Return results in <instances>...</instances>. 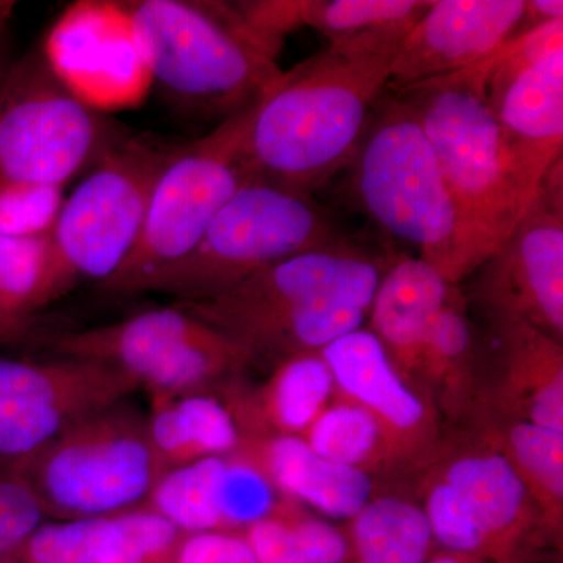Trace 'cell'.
<instances>
[{
  "instance_id": "cell-3",
  "label": "cell",
  "mask_w": 563,
  "mask_h": 563,
  "mask_svg": "<svg viewBox=\"0 0 563 563\" xmlns=\"http://www.w3.org/2000/svg\"><path fill=\"white\" fill-rule=\"evenodd\" d=\"M352 201L384 232L461 285L493 254L459 210L420 122L390 90L346 166Z\"/></svg>"
},
{
  "instance_id": "cell-33",
  "label": "cell",
  "mask_w": 563,
  "mask_h": 563,
  "mask_svg": "<svg viewBox=\"0 0 563 563\" xmlns=\"http://www.w3.org/2000/svg\"><path fill=\"white\" fill-rule=\"evenodd\" d=\"M44 518L29 484L13 470L0 466V555L27 542Z\"/></svg>"
},
{
  "instance_id": "cell-18",
  "label": "cell",
  "mask_w": 563,
  "mask_h": 563,
  "mask_svg": "<svg viewBox=\"0 0 563 563\" xmlns=\"http://www.w3.org/2000/svg\"><path fill=\"white\" fill-rule=\"evenodd\" d=\"M487 343L476 412L563 432V342L525 322H488Z\"/></svg>"
},
{
  "instance_id": "cell-13",
  "label": "cell",
  "mask_w": 563,
  "mask_h": 563,
  "mask_svg": "<svg viewBox=\"0 0 563 563\" xmlns=\"http://www.w3.org/2000/svg\"><path fill=\"white\" fill-rule=\"evenodd\" d=\"M472 277L466 299L488 322H525L563 342V158Z\"/></svg>"
},
{
  "instance_id": "cell-32",
  "label": "cell",
  "mask_w": 563,
  "mask_h": 563,
  "mask_svg": "<svg viewBox=\"0 0 563 563\" xmlns=\"http://www.w3.org/2000/svg\"><path fill=\"white\" fill-rule=\"evenodd\" d=\"M62 187H10L0 190V235L51 236L60 213Z\"/></svg>"
},
{
  "instance_id": "cell-11",
  "label": "cell",
  "mask_w": 563,
  "mask_h": 563,
  "mask_svg": "<svg viewBox=\"0 0 563 563\" xmlns=\"http://www.w3.org/2000/svg\"><path fill=\"white\" fill-rule=\"evenodd\" d=\"M51 355L101 363L150 393L206 390L251 366L246 354L180 306L144 310L124 320L47 336Z\"/></svg>"
},
{
  "instance_id": "cell-2",
  "label": "cell",
  "mask_w": 563,
  "mask_h": 563,
  "mask_svg": "<svg viewBox=\"0 0 563 563\" xmlns=\"http://www.w3.org/2000/svg\"><path fill=\"white\" fill-rule=\"evenodd\" d=\"M388 265L346 239L177 306L232 340L251 366L274 368L361 329Z\"/></svg>"
},
{
  "instance_id": "cell-28",
  "label": "cell",
  "mask_w": 563,
  "mask_h": 563,
  "mask_svg": "<svg viewBox=\"0 0 563 563\" xmlns=\"http://www.w3.org/2000/svg\"><path fill=\"white\" fill-rule=\"evenodd\" d=\"M258 563H346L350 542L339 526L285 498L269 517L243 531Z\"/></svg>"
},
{
  "instance_id": "cell-24",
  "label": "cell",
  "mask_w": 563,
  "mask_h": 563,
  "mask_svg": "<svg viewBox=\"0 0 563 563\" xmlns=\"http://www.w3.org/2000/svg\"><path fill=\"white\" fill-rule=\"evenodd\" d=\"M152 448L165 472L188 463L233 454L242 432L224 401L206 390L151 393L146 413Z\"/></svg>"
},
{
  "instance_id": "cell-29",
  "label": "cell",
  "mask_w": 563,
  "mask_h": 563,
  "mask_svg": "<svg viewBox=\"0 0 563 563\" xmlns=\"http://www.w3.org/2000/svg\"><path fill=\"white\" fill-rule=\"evenodd\" d=\"M225 455H211L169 470L144 506L181 532H224L221 477Z\"/></svg>"
},
{
  "instance_id": "cell-27",
  "label": "cell",
  "mask_w": 563,
  "mask_h": 563,
  "mask_svg": "<svg viewBox=\"0 0 563 563\" xmlns=\"http://www.w3.org/2000/svg\"><path fill=\"white\" fill-rule=\"evenodd\" d=\"M301 439L321 457L368 476L402 473L379 422L361 404L336 391Z\"/></svg>"
},
{
  "instance_id": "cell-14",
  "label": "cell",
  "mask_w": 563,
  "mask_h": 563,
  "mask_svg": "<svg viewBox=\"0 0 563 563\" xmlns=\"http://www.w3.org/2000/svg\"><path fill=\"white\" fill-rule=\"evenodd\" d=\"M139 390L101 363L0 355V466L16 468L77 421Z\"/></svg>"
},
{
  "instance_id": "cell-7",
  "label": "cell",
  "mask_w": 563,
  "mask_h": 563,
  "mask_svg": "<svg viewBox=\"0 0 563 563\" xmlns=\"http://www.w3.org/2000/svg\"><path fill=\"white\" fill-rule=\"evenodd\" d=\"M387 90L420 122L463 218L498 250L537 191L515 168L481 91L461 74Z\"/></svg>"
},
{
  "instance_id": "cell-17",
  "label": "cell",
  "mask_w": 563,
  "mask_h": 563,
  "mask_svg": "<svg viewBox=\"0 0 563 563\" xmlns=\"http://www.w3.org/2000/svg\"><path fill=\"white\" fill-rule=\"evenodd\" d=\"M526 0H432L404 38L388 88L454 76L501 49L520 25Z\"/></svg>"
},
{
  "instance_id": "cell-31",
  "label": "cell",
  "mask_w": 563,
  "mask_h": 563,
  "mask_svg": "<svg viewBox=\"0 0 563 563\" xmlns=\"http://www.w3.org/2000/svg\"><path fill=\"white\" fill-rule=\"evenodd\" d=\"M49 236L0 235V343L13 342L35 317Z\"/></svg>"
},
{
  "instance_id": "cell-22",
  "label": "cell",
  "mask_w": 563,
  "mask_h": 563,
  "mask_svg": "<svg viewBox=\"0 0 563 563\" xmlns=\"http://www.w3.org/2000/svg\"><path fill=\"white\" fill-rule=\"evenodd\" d=\"M335 395L321 352L277 363L257 388H231L225 406L243 437H303Z\"/></svg>"
},
{
  "instance_id": "cell-4",
  "label": "cell",
  "mask_w": 563,
  "mask_h": 563,
  "mask_svg": "<svg viewBox=\"0 0 563 563\" xmlns=\"http://www.w3.org/2000/svg\"><path fill=\"white\" fill-rule=\"evenodd\" d=\"M152 84L177 110L220 122L261 101L282 76L231 2H120Z\"/></svg>"
},
{
  "instance_id": "cell-8",
  "label": "cell",
  "mask_w": 563,
  "mask_h": 563,
  "mask_svg": "<svg viewBox=\"0 0 563 563\" xmlns=\"http://www.w3.org/2000/svg\"><path fill=\"white\" fill-rule=\"evenodd\" d=\"M343 240L312 195L254 176L224 203L198 246L147 291L202 301L266 266Z\"/></svg>"
},
{
  "instance_id": "cell-9",
  "label": "cell",
  "mask_w": 563,
  "mask_h": 563,
  "mask_svg": "<svg viewBox=\"0 0 563 563\" xmlns=\"http://www.w3.org/2000/svg\"><path fill=\"white\" fill-rule=\"evenodd\" d=\"M250 109L209 135L176 146L152 185L135 246L99 290L117 296L147 291L198 246L224 203L255 176L244 152Z\"/></svg>"
},
{
  "instance_id": "cell-20",
  "label": "cell",
  "mask_w": 563,
  "mask_h": 563,
  "mask_svg": "<svg viewBox=\"0 0 563 563\" xmlns=\"http://www.w3.org/2000/svg\"><path fill=\"white\" fill-rule=\"evenodd\" d=\"M233 454L285 498L336 520H351L376 495L372 476L321 457L301 437H243Z\"/></svg>"
},
{
  "instance_id": "cell-30",
  "label": "cell",
  "mask_w": 563,
  "mask_h": 563,
  "mask_svg": "<svg viewBox=\"0 0 563 563\" xmlns=\"http://www.w3.org/2000/svg\"><path fill=\"white\" fill-rule=\"evenodd\" d=\"M431 0H285L290 33L310 27L331 41L407 20H418Z\"/></svg>"
},
{
  "instance_id": "cell-6",
  "label": "cell",
  "mask_w": 563,
  "mask_h": 563,
  "mask_svg": "<svg viewBox=\"0 0 563 563\" xmlns=\"http://www.w3.org/2000/svg\"><path fill=\"white\" fill-rule=\"evenodd\" d=\"M44 514L58 520L139 509L165 474L146 413L129 399L88 415L16 468Z\"/></svg>"
},
{
  "instance_id": "cell-39",
  "label": "cell",
  "mask_w": 563,
  "mask_h": 563,
  "mask_svg": "<svg viewBox=\"0 0 563 563\" xmlns=\"http://www.w3.org/2000/svg\"><path fill=\"white\" fill-rule=\"evenodd\" d=\"M559 563H561V562H559Z\"/></svg>"
},
{
  "instance_id": "cell-35",
  "label": "cell",
  "mask_w": 563,
  "mask_h": 563,
  "mask_svg": "<svg viewBox=\"0 0 563 563\" xmlns=\"http://www.w3.org/2000/svg\"><path fill=\"white\" fill-rule=\"evenodd\" d=\"M559 20H563L562 0H526L523 18L517 33L533 31Z\"/></svg>"
},
{
  "instance_id": "cell-25",
  "label": "cell",
  "mask_w": 563,
  "mask_h": 563,
  "mask_svg": "<svg viewBox=\"0 0 563 563\" xmlns=\"http://www.w3.org/2000/svg\"><path fill=\"white\" fill-rule=\"evenodd\" d=\"M466 428L476 429L501 451L539 507L544 525L562 542L563 432L485 412L474 413Z\"/></svg>"
},
{
  "instance_id": "cell-16",
  "label": "cell",
  "mask_w": 563,
  "mask_h": 563,
  "mask_svg": "<svg viewBox=\"0 0 563 563\" xmlns=\"http://www.w3.org/2000/svg\"><path fill=\"white\" fill-rule=\"evenodd\" d=\"M321 355L336 391L361 404L379 422L402 473H420L443 442V421L396 372L379 340L361 328L328 344Z\"/></svg>"
},
{
  "instance_id": "cell-38",
  "label": "cell",
  "mask_w": 563,
  "mask_h": 563,
  "mask_svg": "<svg viewBox=\"0 0 563 563\" xmlns=\"http://www.w3.org/2000/svg\"><path fill=\"white\" fill-rule=\"evenodd\" d=\"M14 3L13 2H7V0H0V13H3V11L13 9Z\"/></svg>"
},
{
  "instance_id": "cell-10",
  "label": "cell",
  "mask_w": 563,
  "mask_h": 563,
  "mask_svg": "<svg viewBox=\"0 0 563 563\" xmlns=\"http://www.w3.org/2000/svg\"><path fill=\"white\" fill-rule=\"evenodd\" d=\"M120 136L62 80L43 47L0 73V190L65 188Z\"/></svg>"
},
{
  "instance_id": "cell-15",
  "label": "cell",
  "mask_w": 563,
  "mask_h": 563,
  "mask_svg": "<svg viewBox=\"0 0 563 563\" xmlns=\"http://www.w3.org/2000/svg\"><path fill=\"white\" fill-rule=\"evenodd\" d=\"M422 470L461 493L483 536L487 563H537L548 547L561 548L523 481L476 429L444 435Z\"/></svg>"
},
{
  "instance_id": "cell-12",
  "label": "cell",
  "mask_w": 563,
  "mask_h": 563,
  "mask_svg": "<svg viewBox=\"0 0 563 563\" xmlns=\"http://www.w3.org/2000/svg\"><path fill=\"white\" fill-rule=\"evenodd\" d=\"M463 73L473 77L498 122L521 179L539 190L563 151V20L515 33Z\"/></svg>"
},
{
  "instance_id": "cell-36",
  "label": "cell",
  "mask_w": 563,
  "mask_h": 563,
  "mask_svg": "<svg viewBox=\"0 0 563 563\" xmlns=\"http://www.w3.org/2000/svg\"><path fill=\"white\" fill-rule=\"evenodd\" d=\"M426 563H487L483 559L473 558V555L451 553V551H440L429 559Z\"/></svg>"
},
{
  "instance_id": "cell-19",
  "label": "cell",
  "mask_w": 563,
  "mask_h": 563,
  "mask_svg": "<svg viewBox=\"0 0 563 563\" xmlns=\"http://www.w3.org/2000/svg\"><path fill=\"white\" fill-rule=\"evenodd\" d=\"M179 529L150 507L106 517L43 523L25 542L32 563H157Z\"/></svg>"
},
{
  "instance_id": "cell-5",
  "label": "cell",
  "mask_w": 563,
  "mask_h": 563,
  "mask_svg": "<svg viewBox=\"0 0 563 563\" xmlns=\"http://www.w3.org/2000/svg\"><path fill=\"white\" fill-rule=\"evenodd\" d=\"M176 146L120 136L63 201L49 236L35 314L74 288L110 279L135 246L152 185Z\"/></svg>"
},
{
  "instance_id": "cell-37",
  "label": "cell",
  "mask_w": 563,
  "mask_h": 563,
  "mask_svg": "<svg viewBox=\"0 0 563 563\" xmlns=\"http://www.w3.org/2000/svg\"><path fill=\"white\" fill-rule=\"evenodd\" d=\"M14 9V7H13ZM13 9L3 11V13H0V73H2L3 66H2V47H3V36H5L7 32V24H9V20L11 16V11Z\"/></svg>"
},
{
  "instance_id": "cell-34",
  "label": "cell",
  "mask_w": 563,
  "mask_h": 563,
  "mask_svg": "<svg viewBox=\"0 0 563 563\" xmlns=\"http://www.w3.org/2000/svg\"><path fill=\"white\" fill-rule=\"evenodd\" d=\"M176 563H258L243 536L233 532L191 533L181 542Z\"/></svg>"
},
{
  "instance_id": "cell-21",
  "label": "cell",
  "mask_w": 563,
  "mask_h": 563,
  "mask_svg": "<svg viewBox=\"0 0 563 563\" xmlns=\"http://www.w3.org/2000/svg\"><path fill=\"white\" fill-rule=\"evenodd\" d=\"M454 285L420 257L390 263L377 285L369 331L413 390L422 342Z\"/></svg>"
},
{
  "instance_id": "cell-23",
  "label": "cell",
  "mask_w": 563,
  "mask_h": 563,
  "mask_svg": "<svg viewBox=\"0 0 563 563\" xmlns=\"http://www.w3.org/2000/svg\"><path fill=\"white\" fill-rule=\"evenodd\" d=\"M470 302L454 285L432 320L420 352L417 390L451 431L466 428L477 406V342Z\"/></svg>"
},
{
  "instance_id": "cell-26",
  "label": "cell",
  "mask_w": 563,
  "mask_h": 563,
  "mask_svg": "<svg viewBox=\"0 0 563 563\" xmlns=\"http://www.w3.org/2000/svg\"><path fill=\"white\" fill-rule=\"evenodd\" d=\"M347 521L346 563H426L435 554L426 515L407 496L374 495Z\"/></svg>"
},
{
  "instance_id": "cell-1",
  "label": "cell",
  "mask_w": 563,
  "mask_h": 563,
  "mask_svg": "<svg viewBox=\"0 0 563 563\" xmlns=\"http://www.w3.org/2000/svg\"><path fill=\"white\" fill-rule=\"evenodd\" d=\"M418 20L331 41L295 68L282 70L250 109L244 152L252 173L312 195L346 168L390 84L399 47Z\"/></svg>"
}]
</instances>
